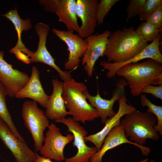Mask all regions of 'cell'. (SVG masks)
Masks as SVG:
<instances>
[{
  "label": "cell",
  "instance_id": "cell-1",
  "mask_svg": "<svg viewBox=\"0 0 162 162\" xmlns=\"http://www.w3.org/2000/svg\"><path fill=\"white\" fill-rule=\"evenodd\" d=\"M148 44L136 33L133 26L110 33L103 56L107 62L128 61L141 52Z\"/></svg>",
  "mask_w": 162,
  "mask_h": 162
},
{
  "label": "cell",
  "instance_id": "cell-2",
  "mask_svg": "<svg viewBox=\"0 0 162 162\" xmlns=\"http://www.w3.org/2000/svg\"><path fill=\"white\" fill-rule=\"evenodd\" d=\"M162 64L148 58L141 62L125 65L117 70L116 74L126 80L132 95L136 97L148 85L162 84Z\"/></svg>",
  "mask_w": 162,
  "mask_h": 162
},
{
  "label": "cell",
  "instance_id": "cell-3",
  "mask_svg": "<svg viewBox=\"0 0 162 162\" xmlns=\"http://www.w3.org/2000/svg\"><path fill=\"white\" fill-rule=\"evenodd\" d=\"M87 90L84 83L76 82L73 78L64 82L63 88L62 96L68 110V115H71L74 121L83 124L99 117L96 109L87 101L84 93Z\"/></svg>",
  "mask_w": 162,
  "mask_h": 162
},
{
  "label": "cell",
  "instance_id": "cell-4",
  "mask_svg": "<svg viewBox=\"0 0 162 162\" xmlns=\"http://www.w3.org/2000/svg\"><path fill=\"white\" fill-rule=\"evenodd\" d=\"M124 116L120 124L129 140L143 146L148 139L159 140L160 135L154 130L157 119L152 113L136 110Z\"/></svg>",
  "mask_w": 162,
  "mask_h": 162
},
{
  "label": "cell",
  "instance_id": "cell-5",
  "mask_svg": "<svg viewBox=\"0 0 162 162\" xmlns=\"http://www.w3.org/2000/svg\"><path fill=\"white\" fill-rule=\"evenodd\" d=\"M22 115L24 124L32 136L35 150L40 151L44 142V132L50 125L48 118L33 100L24 102Z\"/></svg>",
  "mask_w": 162,
  "mask_h": 162
},
{
  "label": "cell",
  "instance_id": "cell-6",
  "mask_svg": "<svg viewBox=\"0 0 162 162\" xmlns=\"http://www.w3.org/2000/svg\"><path fill=\"white\" fill-rule=\"evenodd\" d=\"M55 122L62 123L67 127L68 131L74 136L72 144L77 149L76 154L74 156L65 158V162H89L90 159L97 152L95 147H89L86 143L84 137L87 132L84 128L72 118H64L55 121Z\"/></svg>",
  "mask_w": 162,
  "mask_h": 162
},
{
  "label": "cell",
  "instance_id": "cell-7",
  "mask_svg": "<svg viewBox=\"0 0 162 162\" xmlns=\"http://www.w3.org/2000/svg\"><path fill=\"white\" fill-rule=\"evenodd\" d=\"M48 128L40 153L42 156L50 160L62 161L65 159L64 148L73 140L74 136L70 134L63 135L59 128L53 123L50 124Z\"/></svg>",
  "mask_w": 162,
  "mask_h": 162
},
{
  "label": "cell",
  "instance_id": "cell-8",
  "mask_svg": "<svg viewBox=\"0 0 162 162\" xmlns=\"http://www.w3.org/2000/svg\"><path fill=\"white\" fill-rule=\"evenodd\" d=\"M127 85V81L123 78L118 79L112 97L109 100L101 97L98 88L96 94L94 96L90 95L88 90L84 91L87 99L90 105L97 110L102 123L105 124L107 119L112 118L116 113L113 110V105L116 101L125 94V88Z\"/></svg>",
  "mask_w": 162,
  "mask_h": 162
},
{
  "label": "cell",
  "instance_id": "cell-9",
  "mask_svg": "<svg viewBox=\"0 0 162 162\" xmlns=\"http://www.w3.org/2000/svg\"><path fill=\"white\" fill-rule=\"evenodd\" d=\"M39 2L45 11L55 13L59 21L65 24L68 30L78 33L80 26L76 14V0H41Z\"/></svg>",
  "mask_w": 162,
  "mask_h": 162
},
{
  "label": "cell",
  "instance_id": "cell-10",
  "mask_svg": "<svg viewBox=\"0 0 162 162\" xmlns=\"http://www.w3.org/2000/svg\"><path fill=\"white\" fill-rule=\"evenodd\" d=\"M52 30L68 47L69 52L68 60L64 64L65 69L71 70L76 68L79 66L80 58L87 49V43L85 39L74 33L73 30H59L54 28Z\"/></svg>",
  "mask_w": 162,
  "mask_h": 162
},
{
  "label": "cell",
  "instance_id": "cell-11",
  "mask_svg": "<svg viewBox=\"0 0 162 162\" xmlns=\"http://www.w3.org/2000/svg\"><path fill=\"white\" fill-rule=\"evenodd\" d=\"M111 33L110 31L106 30L101 33L93 34L85 39L87 43V49L82 57L81 64L88 77L92 75L97 60L100 57L104 56Z\"/></svg>",
  "mask_w": 162,
  "mask_h": 162
},
{
  "label": "cell",
  "instance_id": "cell-12",
  "mask_svg": "<svg viewBox=\"0 0 162 162\" xmlns=\"http://www.w3.org/2000/svg\"><path fill=\"white\" fill-rule=\"evenodd\" d=\"M0 139L10 151L16 162H34L36 160L37 153L32 150L25 142L18 140L0 118Z\"/></svg>",
  "mask_w": 162,
  "mask_h": 162
},
{
  "label": "cell",
  "instance_id": "cell-13",
  "mask_svg": "<svg viewBox=\"0 0 162 162\" xmlns=\"http://www.w3.org/2000/svg\"><path fill=\"white\" fill-rule=\"evenodd\" d=\"M4 54L0 50V81L4 86L7 95L13 98L25 86L30 76L26 73L14 68L11 64L5 60Z\"/></svg>",
  "mask_w": 162,
  "mask_h": 162
},
{
  "label": "cell",
  "instance_id": "cell-14",
  "mask_svg": "<svg viewBox=\"0 0 162 162\" xmlns=\"http://www.w3.org/2000/svg\"><path fill=\"white\" fill-rule=\"evenodd\" d=\"M119 107L117 112L112 118L106 121L103 128L99 131L84 137L85 141L92 143L98 151L101 148L104 138L114 128L120 124V120L125 115L137 110L131 104H128L125 94L118 100Z\"/></svg>",
  "mask_w": 162,
  "mask_h": 162
},
{
  "label": "cell",
  "instance_id": "cell-15",
  "mask_svg": "<svg viewBox=\"0 0 162 162\" xmlns=\"http://www.w3.org/2000/svg\"><path fill=\"white\" fill-rule=\"evenodd\" d=\"M161 33L141 52L129 60L117 63L107 62L103 61L100 64L104 70H107L106 76L109 78L114 77L117 70L123 66L129 64L137 63L138 61L145 59L150 58L162 64V55L159 49L161 44Z\"/></svg>",
  "mask_w": 162,
  "mask_h": 162
},
{
  "label": "cell",
  "instance_id": "cell-16",
  "mask_svg": "<svg viewBox=\"0 0 162 162\" xmlns=\"http://www.w3.org/2000/svg\"><path fill=\"white\" fill-rule=\"evenodd\" d=\"M98 0H76V14L81 21L78 34L86 38L93 34L97 25Z\"/></svg>",
  "mask_w": 162,
  "mask_h": 162
},
{
  "label": "cell",
  "instance_id": "cell-17",
  "mask_svg": "<svg viewBox=\"0 0 162 162\" xmlns=\"http://www.w3.org/2000/svg\"><path fill=\"white\" fill-rule=\"evenodd\" d=\"M128 143L139 148L144 156H148L150 152L149 148L129 140L120 124L114 128L109 132L104 138L101 148L90 159L89 162H102L103 156L108 151L121 144Z\"/></svg>",
  "mask_w": 162,
  "mask_h": 162
},
{
  "label": "cell",
  "instance_id": "cell-18",
  "mask_svg": "<svg viewBox=\"0 0 162 162\" xmlns=\"http://www.w3.org/2000/svg\"><path fill=\"white\" fill-rule=\"evenodd\" d=\"M35 28L39 37V42L35 52L29 50L27 53V56L29 59L30 63H42L53 68L58 74L61 73L62 70L56 64L55 59L46 46L47 36L50 29L49 26L44 23L38 22L36 25Z\"/></svg>",
  "mask_w": 162,
  "mask_h": 162
},
{
  "label": "cell",
  "instance_id": "cell-19",
  "mask_svg": "<svg viewBox=\"0 0 162 162\" xmlns=\"http://www.w3.org/2000/svg\"><path fill=\"white\" fill-rule=\"evenodd\" d=\"M15 97L20 99L31 98L46 108L50 96L46 94L43 88L40 79L39 72L35 66H32L28 81L16 94Z\"/></svg>",
  "mask_w": 162,
  "mask_h": 162
},
{
  "label": "cell",
  "instance_id": "cell-20",
  "mask_svg": "<svg viewBox=\"0 0 162 162\" xmlns=\"http://www.w3.org/2000/svg\"><path fill=\"white\" fill-rule=\"evenodd\" d=\"M52 81L53 91L50 96L45 113L48 118L56 121L65 118L68 113L62 96L64 82L57 79Z\"/></svg>",
  "mask_w": 162,
  "mask_h": 162
},
{
  "label": "cell",
  "instance_id": "cell-21",
  "mask_svg": "<svg viewBox=\"0 0 162 162\" xmlns=\"http://www.w3.org/2000/svg\"><path fill=\"white\" fill-rule=\"evenodd\" d=\"M1 15L5 17L13 23L17 33L18 41L12 49L17 50L24 48L26 46L21 40V33L23 31H28L32 28V26L30 19L28 18L25 20L22 19L18 13L16 7L15 9L10 10L5 14Z\"/></svg>",
  "mask_w": 162,
  "mask_h": 162
},
{
  "label": "cell",
  "instance_id": "cell-22",
  "mask_svg": "<svg viewBox=\"0 0 162 162\" xmlns=\"http://www.w3.org/2000/svg\"><path fill=\"white\" fill-rule=\"evenodd\" d=\"M7 95L4 86L0 81V118L6 123L18 140L21 142H25L24 138L19 133L14 124L11 115L8 109L5 98Z\"/></svg>",
  "mask_w": 162,
  "mask_h": 162
},
{
  "label": "cell",
  "instance_id": "cell-23",
  "mask_svg": "<svg viewBox=\"0 0 162 162\" xmlns=\"http://www.w3.org/2000/svg\"><path fill=\"white\" fill-rule=\"evenodd\" d=\"M141 106L148 108L146 111L152 113L156 117L157 123L154 127L155 131L159 135H162V106H157L152 103L146 97L145 94L140 95Z\"/></svg>",
  "mask_w": 162,
  "mask_h": 162
},
{
  "label": "cell",
  "instance_id": "cell-24",
  "mask_svg": "<svg viewBox=\"0 0 162 162\" xmlns=\"http://www.w3.org/2000/svg\"><path fill=\"white\" fill-rule=\"evenodd\" d=\"M135 31L142 39L148 42H151L161 33L162 28L158 29L146 22H142L138 26Z\"/></svg>",
  "mask_w": 162,
  "mask_h": 162
},
{
  "label": "cell",
  "instance_id": "cell-25",
  "mask_svg": "<svg viewBox=\"0 0 162 162\" xmlns=\"http://www.w3.org/2000/svg\"><path fill=\"white\" fill-rule=\"evenodd\" d=\"M120 0H100L97 9V25H102L106 16L113 6Z\"/></svg>",
  "mask_w": 162,
  "mask_h": 162
},
{
  "label": "cell",
  "instance_id": "cell-26",
  "mask_svg": "<svg viewBox=\"0 0 162 162\" xmlns=\"http://www.w3.org/2000/svg\"><path fill=\"white\" fill-rule=\"evenodd\" d=\"M162 5V0H146L138 14L140 19L146 21L151 15Z\"/></svg>",
  "mask_w": 162,
  "mask_h": 162
},
{
  "label": "cell",
  "instance_id": "cell-27",
  "mask_svg": "<svg viewBox=\"0 0 162 162\" xmlns=\"http://www.w3.org/2000/svg\"><path fill=\"white\" fill-rule=\"evenodd\" d=\"M146 0H129L126 11V21L138 15Z\"/></svg>",
  "mask_w": 162,
  "mask_h": 162
},
{
  "label": "cell",
  "instance_id": "cell-28",
  "mask_svg": "<svg viewBox=\"0 0 162 162\" xmlns=\"http://www.w3.org/2000/svg\"><path fill=\"white\" fill-rule=\"evenodd\" d=\"M158 29L162 27V5L158 8L146 21Z\"/></svg>",
  "mask_w": 162,
  "mask_h": 162
},
{
  "label": "cell",
  "instance_id": "cell-29",
  "mask_svg": "<svg viewBox=\"0 0 162 162\" xmlns=\"http://www.w3.org/2000/svg\"><path fill=\"white\" fill-rule=\"evenodd\" d=\"M141 93L150 94L156 98L162 100V84L158 86L149 85L145 86Z\"/></svg>",
  "mask_w": 162,
  "mask_h": 162
},
{
  "label": "cell",
  "instance_id": "cell-30",
  "mask_svg": "<svg viewBox=\"0 0 162 162\" xmlns=\"http://www.w3.org/2000/svg\"><path fill=\"white\" fill-rule=\"evenodd\" d=\"M36 156L37 158L34 162H55L52 161L50 159L43 156H40L37 154H36Z\"/></svg>",
  "mask_w": 162,
  "mask_h": 162
},
{
  "label": "cell",
  "instance_id": "cell-31",
  "mask_svg": "<svg viewBox=\"0 0 162 162\" xmlns=\"http://www.w3.org/2000/svg\"><path fill=\"white\" fill-rule=\"evenodd\" d=\"M150 162H154V160H152Z\"/></svg>",
  "mask_w": 162,
  "mask_h": 162
},
{
  "label": "cell",
  "instance_id": "cell-32",
  "mask_svg": "<svg viewBox=\"0 0 162 162\" xmlns=\"http://www.w3.org/2000/svg\"><path fill=\"white\" fill-rule=\"evenodd\" d=\"M5 162H10V161H8V160H7V161H5Z\"/></svg>",
  "mask_w": 162,
  "mask_h": 162
}]
</instances>
